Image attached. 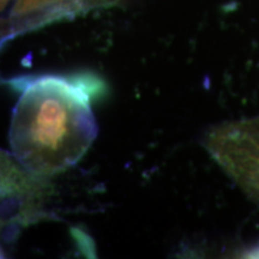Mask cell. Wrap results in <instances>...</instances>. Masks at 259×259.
<instances>
[{
	"label": "cell",
	"instance_id": "obj_1",
	"mask_svg": "<svg viewBox=\"0 0 259 259\" xmlns=\"http://www.w3.org/2000/svg\"><path fill=\"white\" fill-rule=\"evenodd\" d=\"M8 84L21 93L10 130L16 158L44 178L74 166L97 136L92 103L108 92L101 77L40 74L16 77Z\"/></svg>",
	"mask_w": 259,
	"mask_h": 259
},
{
	"label": "cell",
	"instance_id": "obj_7",
	"mask_svg": "<svg viewBox=\"0 0 259 259\" xmlns=\"http://www.w3.org/2000/svg\"><path fill=\"white\" fill-rule=\"evenodd\" d=\"M5 255H4V251L2 250V248H0V258H4Z\"/></svg>",
	"mask_w": 259,
	"mask_h": 259
},
{
	"label": "cell",
	"instance_id": "obj_6",
	"mask_svg": "<svg viewBox=\"0 0 259 259\" xmlns=\"http://www.w3.org/2000/svg\"><path fill=\"white\" fill-rule=\"evenodd\" d=\"M6 3H8V0H0V10L4 8V6L6 5Z\"/></svg>",
	"mask_w": 259,
	"mask_h": 259
},
{
	"label": "cell",
	"instance_id": "obj_5",
	"mask_svg": "<svg viewBox=\"0 0 259 259\" xmlns=\"http://www.w3.org/2000/svg\"><path fill=\"white\" fill-rule=\"evenodd\" d=\"M244 257L246 258H259V245L255 247H252L250 250H247L244 253Z\"/></svg>",
	"mask_w": 259,
	"mask_h": 259
},
{
	"label": "cell",
	"instance_id": "obj_4",
	"mask_svg": "<svg viewBox=\"0 0 259 259\" xmlns=\"http://www.w3.org/2000/svg\"><path fill=\"white\" fill-rule=\"evenodd\" d=\"M56 3L69 5L70 0H17L14 9V14L17 16L35 14V12H38L47 8V6H54Z\"/></svg>",
	"mask_w": 259,
	"mask_h": 259
},
{
	"label": "cell",
	"instance_id": "obj_2",
	"mask_svg": "<svg viewBox=\"0 0 259 259\" xmlns=\"http://www.w3.org/2000/svg\"><path fill=\"white\" fill-rule=\"evenodd\" d=\"M48 184L17 158L0 150V232L14 239L24 227L45 218Z\"/></svg>",
	"mask_w": 259,
	"mask_h": 259
},
{
	"label": "cell",
	"instance_id": "obj_3",
	"mask_svg": "<svg viewBox=\"0 0 259 259\" xmlns=\"http://www.w3.org/2000/svg\"><path fill=\"white\" fill-rule=\"evenodd\" d=\"M205 148L219 166L259 205V116L226 122L205 137Z\"/></svg>",
	"mask_w": 259,
	"mask_h": 259
}]
</instances>
